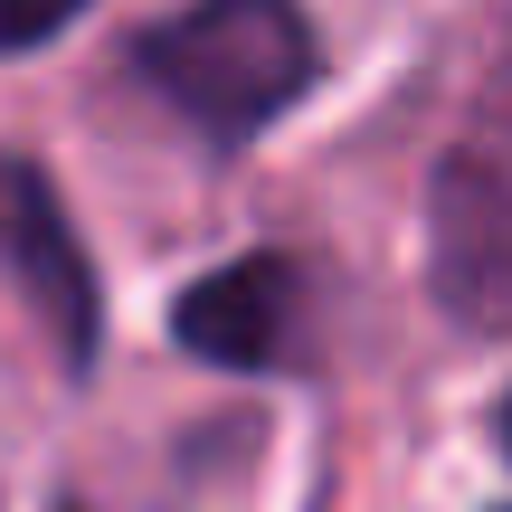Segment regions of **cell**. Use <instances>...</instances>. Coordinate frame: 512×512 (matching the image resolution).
<instances>
[{
	"label": "cell",
	"instance_id": "6da1fadb",
	"mask_svg": "<svg viewBox=\"0 0 512 512\" xmlns=\"http://www.w3.org/2000/svg\"><path fill=\"white\" fill-rule=\"evenodd\" d=\"M133 76L209 143H247L266 114H285L313 76V29L285 0H209V10L152 19L133 38Z\"/></svg>",
	"mask_w": 512,
	"mask_h": 512
},
{
	"label": "cell",
	"instance_id": "7a4b0ae2",
	"mask_svg": "<svg viewBox=\"0 0 512 512\" xmlns=\"http://www.w3.org/2000/svg\"><path fill=\"white\" fill-rule=\"evenodd\" d=\"M171 332L190 351H209V361H228V370H275L294 351V332H304V275L285 256H238V266L200 275L181 294Z\"/></svg>",
	"mask_w": 512,
	"mask_h": 512
},
{
	"label": "cell",
	"instance_id": "3957f363",
	"mask_svg": "<svg viewBox=\"0 0 512 512\" xmlns=\"http://www.w3.org/2000/svg\"><path fill=\"white\" fill-rule=\"evenodd\" d=\"M0 256L19 266V285H29L38 313L57 323L67 361H86L95 351V275H86V256H76V238H67L57 190L38 181L29 162H10V152H0Z\"/></svg>",
	"mask_w": 512,
	"mask_h": 512
},
{
	"label": "cell",
	"instance_id": "277c9868",
	"mask_svg": "<svg viewBox=\"0 0 512 512\" xmlns=\"http://www.w3.org/2000/svg\"><path fill=\"white\" fill-rule=\"evenodd\" d=\"M67 29V0H38V10H0V48H38V38Z\"/></svg>",
	"mask_w": 512,
	"mask_h": 512
}]
</instances>
